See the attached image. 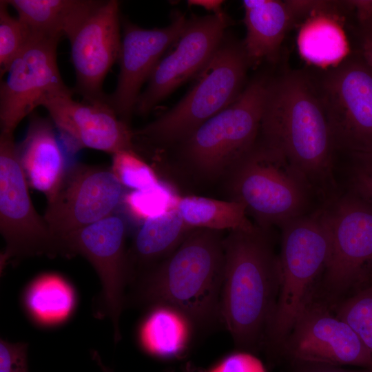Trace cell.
<instances>
[{
  "label": "cell",
  "mask_w": 372,
  "mask_h": 372,
  "mask_svg": "<svg viewBox=\"0 0 372 372\" xmlns=\"http://www.w3.org/2000/svg\"><path fill=\"white\" fill-rule=\"evenodd\" d=\"M259 134L303 175L313 192L329 196L335 188L330 127L313 81L299 71L269 80Z\"/></svg>",
  "instance_id": "1"
},
{
  "label": "cell",
  "mask_w": 372,
  "mask_h": 372,
  "mask_svg": "<svg viewBox=\"0 0 372 372\" xmlns=\"http://www.w3.org/2000/svg\"><path fill=\"white\" fill-rule=\"evenodd\" d=\"M224 271L220 324L237 349H262L280 289L278 255L265 230L230 231L223 240Z\"/></svg>",
  "instance_id": "2"
},
{
  "label": "cell",
  "mask_w": 372,
  "mask_h": 372,
  "mask_svg": "<svg viewBox=\"0 0 372 372\" xmlns=\"http://www.w3.org/2000/svg\"><path fill=\"white\" fill-rule=\"evenodd\" d=\"M219 231L196 229L167 257L136 276L133 304H167L187 314L198 330L220 324L224 271Z\"/></svg>",
  "instance_id": "3"
},
{
  "label": "cell",
  "mask_w": 372,
  "mask_h": 372,
  "mask_svg": "<svg viewBox=\"0 0 372 372\" xmlns=\"http://www.w3.org/2000/svg\"><path fill=\"white\" fill-rule=\"evenodd\" d=\"M281 228L280 289L262 347L269 358L315 298L316 285L324 274L331 251L326 206L298 217Z\"/></svg>",
  "instance_id": "4"
},
{
  "label": "cell",
  "mask_w": 372,
  "mask_h": 372,
  "mask_svg": "<svg viewBox=\"0 0 372 372\" xmlns=\"http://www.w3.org/2000/svg\"><path fill=\"white\" fill-rule=\"evenodd\" d=\"M249 62L243 43L225 38L192 90L172 109L134 132L153 145L183 142L242 94Z\"/></svg>",
  "instance_id": "5"
},
{
  "label": "cell",
  "mask_w": 372,
  "mask_h": 372,
  "mask_svg": "<svg viewBox=\"0 0 372 372\" xmlns=\"http://www.w3.org/2000/svg\"><path fill=\"white\" fill-rule=\"evenodd\" d=\"M232 200L243 203L267 229L306 213L313 191L303 175L276 149L256 141L229 173Z\"/></svg>",
  "instance_id": "6"
},
{
  "label": "cell",
  "mask_w": 372,
  "mask_h": 372,
  "mask_svg": "<svg viewBox=\"0 0 372 372\" xmlns=\"http://www.w3.org/2000/svg\"><path fill=\"white\" fill-rule=\"evenodd\" d=\"M269 81L262 76L254 79L234 103L181 142L183 157L198 174L207 178L229 174L253 148Z\"/></svg>",
  "instance_id": "7"
},
{
  "label": "cell",
  "mask_w": 372,
  "mask_h": 372,
  "mask_svg": "<svg viewBox=\"0 0 372 372\" xmlns=\"http://www.w3.org/2000/svg\"><path fill=\"white\" fill-rule=\"evenodd\" d=\"M14 134H0V231L5 242L1 269L9 261L60 255L58 239L32 202Z\"/></svg>",
  "instance_id": "8"
},
{
  "label": "cell",
  "mask_w": 372,
  "mask_h": 372,
  "mask_svg": "<svg viewBox=\"0 0 372 372\" xmlns=\"http://www.w3.org/2000/svg\"><path fill=\"white\" fill-rule=\"evenodd\" d=\"M313 83L335 149L372 153V69L362 56H348Z\"/></svg>",
  "instance_id": "9"
},
{
  "label": "cell",
  "mask_w": 372,
  "mask_h": 372,
  "mask_svg": "<svg viewBox=\"0 0 372 372\" xmlns=\"http://www.w3.org/2000/svg\"><path fill=\"white\" fill-rule=\"evenodd\" d=\"M269 359L290 369L306 364L372 368V355L353 330L316 298Z\"/></svg>",
  "instance_id": "10"
},
{
  "label": "cell",
  "mask_w": 372,
  "mask_h": 372,
  "mask_svg": "<svg viewBox=\"0 0 372 372\" xmlns=\"http://www.w3.org/2000/svg\"><path fill=\"white\" fill-rule=\"evenodd\" d=\"M326 207L331 251L323 287L330 300L371 275L372 205L349 192Z\"/></svg>",
  "instance_id": "11"
},
{
  "label": "cell",
  "mask_w": 372,
  "mask_h": 372,
  "mask_svg": "<svg viewBox=\"0 0 372 372\" xmlns=\"http://www.w3.org/2000/svg\"><path fill=\"white\" fill-rule=\"evenodd\" d=\"M127 233L124 219L116 214L57 238L60 254L81 255L96 270L102 285V305L111 320L115 342L120 340V317L124 307L125 289L130 282Z\"/></svg>",
  "instance_id": "12"
},
{
  "label": "cell",
  "mask_w": 372,
  "mask_h": 372,
  "mask_svg": "<svg viewBox=\"0 0 372 372\" xmlns=\"http://www.w3.org/2000/svg\"><path fill=\"white\" fill-rule=\"evenodd\" d=\"M59 39L33 38L12 63L0 86L1 132L14 134L21 121L45 99L73 93L57 65Z\"/></svg>",
  "instance_id": "13"
},
{
  "label": "cell",
  "mask_w": 372,
  "mask_h": 372,
  "mask_svg": "<svg viewBox=\"0 0 372 372\" xmlns=\"http://www.w3.org/2000/svg\"><path fill=\"white\" fill-rule=\"evenodd\" d=\"M123 187L111 168L75 164L47 202L43 218L50 232L57 238L114 214Z\"/></svg>",
  "instance_id": "14"
},
{
  "label": "cell",
  "mask_w": 372,
  "mask_h": 372,
  "mask_svg": "<svg viewBox=\"0 0 372 372\" xmlns=\"http://www.w3.org/2000/svg\"><path fill=\"white\" fill-rule=\"evenodd\" d=\"M119 2L96 1L68 37L76 84L84 101L107 103L105 76L118 61L121 48Z\"/></svg>",
  "instance_id": "15"
},
{
  "label": "cell",
  "mask_w": 372,
  "mask_h": 372,
  "mask_svg": "<svg viewBox=\"0 0 372 372\" xmlns=\"http://www.w3.org/2000/svg\"><path fill=\"white\" fill-rule=\"evenodd\" d=\"M229 24L224 12L187 20L174 50L161 58L153 70L134 111L148 114L180 85L199 74L219 48Z\"/></svg>",
  "instance_id": "16"
},
{
  "label": "cell",
  "mask_w": 372,
  "mask_h": 372,
  "mask_svg": "<svg viewBox=\"0 0 372 372\" xmlns=\"http://www.w3.org/2000/svg\"><path fill=\"white\" fill-rule=\"evenodd\" d=\"M187 22L180 12L175 13L171 23L162 28L145 29L123 20L117 84L107 102L125 123L135 110L142 85L164 52L178 39Z\"/></svg>",
  "instance_id": "17"
},
{
  "label": "cell",
  "mask_w": 372,
  "mask_h": 372,
  "mask_svg": "<svg viewBox=\"0 0 372 372\" xmlns=\"http://www.w3.org/2000/svg\"><path fill=\"white\" fill-rule=\"evenodd\" d=\"M72 93L51 96L41 104L53 123L79 147L112 155L135 149L134 132L107 103L78 102Z\"/></svg>",
  "instance_id": "18"
},
{
  "label": "cell",
  "mask_w": 372,
  "mask_h": 372,
  "mask_svg": "<svg viewBox=\"0 0 372 372\" xmlns=\"http://www.w3.org/2000/svg\"><path fill=\"white\" fill-rule=\"evenodd\" d=\"M322 4V1H243L246 36L242 43L250 66L276 62L287 32Z\"/></svg>",
  "instance_id": "19"
},
{
  "label": "cell",
  "mask_w": 372,
  "mask_h": 372,
  "mask_svg": "<svg viewBox=\"0 0 372 372\" xmlns=\"http://www.w3.org/2000/svg\"><path fill=\"white\" fill-rule=\"evenodd\" d=\"M52 123L51 119L32 113L25 136L17 145L28 185L42 192L47 202L54 197L68 172Z\"/></svg>",
  "instance_id": "20"
},
{
  "label": "cell",
  "mask_w": 372,
  "mask_h": 372,
  "mask_svg": "<svg viewBox=\"0 0 372 372\" xmlns=\"http://www.w3.org/2000/svg\"><path fill=\"white\" fill-rule=\"evenodd\" d=\"M147 308L136 329L141 349L162 361L185 358L198 330L194 322L184 312L167 304H155Z\"/></svg>",
  "instance_id": "21"
},
{
  "label": "cell",
  "mask_w": 372,
  "mask_h": 372,
  "mask_svg": "<svg viewBox=\"0 0 372 372\" xmlns=\"http://www.w3.org/2000/svg\"><path fill=\"white\" fill-rule=\"evenodd\" d=\"M341 4L327 1L302 23L297 45L300 55L309 63L331 68L349 56V45L338 11Z\"/></svg>",
  "instance_id": "22"
},
{
  "label": "cell",
  "mask_w": 372,
  "mask_h": 372,
  "mask_svg": "<svg viewBox=\"0 0 372 372\" xmlns=\"http://www.w3.org/2000/svg\"><path fill=\"white\" fill-rule=\"evenodd\" d=\"M192 231L176 206L143 221L127 251L130 281L167 257Z\"/></svg>",
  "instance_id": "23"
},
{
  "label": "cell",
  "mask_w": 372,
  "mask_h": 372,
  "mask_svg": "<svg viewBox=\"0 0 372 372\" xmlns=\"http://www.w3.org/2000/svg\"><path fill=\"white\" fill-rule=\"evenodd\" d=\"M76 291L65 276L46 272L37 276L25 287L21 303L25 313L36 325L52 328L63 324L74 313Z\"/></svg>",
  "instance_id": "24"
},
{
  "label": "cell",
  "mask_w": 372,
  "mask_h": 372,
  "mask_svg": "<svg viewBox=\"0 0 372 372\" xmlns=\"http://www.w3.org/2000/svg\"><path fill=\"white\" fill-rule=\"evenodd\" d=\"M28 28L32 39L68 38L96 1L6 0Z\"/></svg>",
  "instance_id": "25"
},
{
  "label": "cell",
  "mask_w": 372,
  "mask_h": 372,
  "mask_svg": "<svg viewBox=\"0 0 372 372\" xmlns=\"http://www.w3.org/2000/svg\"><path fill=\"white\" fill-rule=\"evenodd\" d=\"M176 207L186 225L192 230L252 231L258 228L247 218V208L239 201L187 196L179 197Z\"/></svg>",
  "instance_id": "26"
},
{
  "label": "cell",
  "mask_w": 372,
  "mask_h": 372,
  "mask_svg": "<svg viewBox=\"0 0 372 372\" xmlns=\"http://www.w3.org/2000/svg\"><path fill=\"white\" fill-rule=\"evenodd\" d=\"M179 197L166 183L140 190H132L123 195L122 202L130 214L138 220L161 215L174 208Z\"/></svg>",
  "instance_id": "27"
},
{
  "label": "cell",
  "mask_w": 372,
  "mask_h": 372,
  "mask_svg": "<svg viewBox=\"0 0 372 372\" xmlns=\"http://www.w3.org/2000/svg\"><path fill=\"white\" fill-rule=\"evenodd\" d=\"M335 316L353 330L372 355V282L341 300Z\"/></svg>",
  "instance_id": "28"
},
{
  "label": "cell",
  "mask_w": 372,
  "mask_h": 372,
  "mask_svg": "<svg viewBox=\"0 0 372 372\" xmlns=\"http://www.w3.org/2000/svg\"><path fill=\"white\" fill-rule=\"evenodd\" d=\"M6 0L0 1V74L8 73L17 56L25 49L32 37L22 21L10 14Z\"/></svg>",
  "instance_id": "29"
},
{
  "label": "cell",
  "mask_w": 372,
  "mask_h": 372,
  "mask_svg": "<svg viewBox=\"0 0 372 372\" xmlns=\"http://www.w3.org/2000/svg\"><path fill=\"white\" fill-rule=\"evenodd\" d=\"M110 168L122 186L132 190L149 188L161 182L152 167L135 149L112 154Z\"/></svg>",
  "instance_id": "30"
},
{
  "label": "cell",
  "mask_w": 372,
  "mask_h": 372,
  "mask_svg": "<svg viewBox=\"0 0 372 372\" xmlns=\"http://www.w3.org/2000/svg\"><path fill=\"white\" fill-rule=\"evenodd\" d=\"M350 156L349 192L372 205V153Z\"/></svg>",
  "instance_id": "31"
},
{
  "label": "cell",
  "mask_w": 372,
  "mask_h": 372,
  "mask_svg": "<svg viewBox=\"0 0 372 372\" xmlns=\"http://www.w3.org/2000/svg\"><path fill=\"white\" fill-rule=\"evenodd\" d=\"M203 372H267V370L254 353L237 349L203 369Z\"/></svg>",
  "instance_id": "32"
},
{
  "label": "cell",
  "mask_w": 372,
  "mask_h": 372,
  "mask_svg": "<svg viewBox=\"0 0 372 372\" xmlns=\"http://www.w3.org/2000/svg\"><path fill=\"white\" fill-rule=\"evenodd\" d=\"M28 344L0 341V372H29Z\"/></svg>",
  "instance_id": "33"
},
{
  "label": "cell",
  "mask_w": 372,
  "mask_h": 372,
  "mask_svg": "<svg viewBox=\"0 0 372 372\" xmlns=\"http://www.w3.org/2000/svg\"><path fill=\"white\" fill-rule=\"evenodd\" d=\"M360 24L361 55L372 69V17Z\"/></svg>",
  "instance_id": "34"
},
{
  "label": "cell",
  "mask_w": 372,
  "mask_h": 372,
  "mask_svg": "<svg viewBox=\"0 0 372 372\" xmlns=\"http://www.w3.org/2000/svg\"><path fill=\"white\" fill-rule=\"evenodd\" d=\"M290 369L291 372H372V368H361L358 370H351L342 368V366L314 364L300 365Z\"/></svg>",
  "instance_id": "35"
},
{
  "label": "cell",
  "mask_w": 372,
  "mask_h": 372,
  "mask_svg": "<svg viewBox=\"0 0 372 372\" xmlns=\"http://www.w3.org/2000/svg\"><path fill=\"white\" fill-rule=\"evenodd\" d=\"M348 2L351 6L356 9L360 23L372 17V1H349Z\"/></svg>",
  "instance_id": "36"
},
{
  "label": "cell",
  "mask_w": 372,
  "mask_h": 372,
  "mask_svg": "<svg viewBox=\"0 0 372 372\" xmlns=\"http://www.w3.org/2000/svg\"><path fill=\"white\" fill-rule=\"evenodd\" d=\"M223 1L221 0H189L187 4L189 6H199L214 14H220L223 13L222 5Z\"/></svg>",
  "instance_id": "37"
},
{
  "label": "cell",
  "mask_w": 372,
  "mask_h": 372,
  "mask_svg": "<svg viewBox=\"0 0 372 372\" xmlns=\"http://www.w3.org/2000/svg\"><path fill=\"white\" fill-rule=\"evenodd\" d=\"M92 358L98 364L102 372H113V371L106 366L102 362L100 355L96 351L92 353ZM166 372H203V369L199 368L192 363H187L183 365L178 371L175 370H169Z\"/></svg>",
  "instance_id": "38"
},
{
  "label": "cell",
  "mask_w": 372,
  "mask_h": 372,
  "mask_svg": "<svg viewBox=\"0 0 372 372\" xmlns=\"http://www.w3.org/2000/svg\"><path fill=\"white\" fill-rule=\"evenodd\" d=\"M371 272H372V271H371Z\"/></svg>",
  "instance_id": "39"
}]
</instances>
